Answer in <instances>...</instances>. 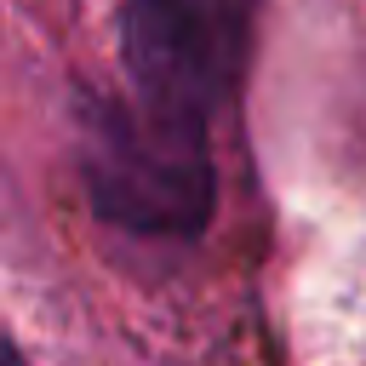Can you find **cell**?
Returning <instances> with one entry per match:
<instances>
[{
    "label": "cell",
    "mask_w": 366,
    "mask_h": 366,
    "mask_svg": "<svg viewBox=\"0 0 366 366\" xmlns=\"http://www.w3.org/2000/svg\"><path fill=\"white\" fill-rule=\"evenodd\" d=\"M80 177L92 212L137 234H194L212 217L206 132L132 103L80 109Z\"/></svg>",
    "instance_id": "6da1fadb"
},
{
    "label": "cell",
    "mask_w": 366,
    "mask_h": 366,
    "mask_svg": "<svg viewBox=\"0 0 366 366\" xmlns=\"http://www.w3.org/2000/svg\"><path fill=\"white\" fill-rule=\"evenodd\" d=\"M252 23L257 0H126L120 57L132 97L206 132L240 86Z\"/></svg>",
    "instance_id": "7a4b0ae2"
},
{
    "label": "cell",
    "mask_w": 366,
    "mask_h": 366,
    "mask_svg": "<svg viewBox=\"0 0 366 366\" xmlns=\"http://www.w3.org/2000/svg\"><path fill=\"white\" fill-rule=\"evenodd\" d=\"M6 366H17V355H11V360H6Z\"/></svg>",
    "instance_id": "3957f363"
}]
</instances>
